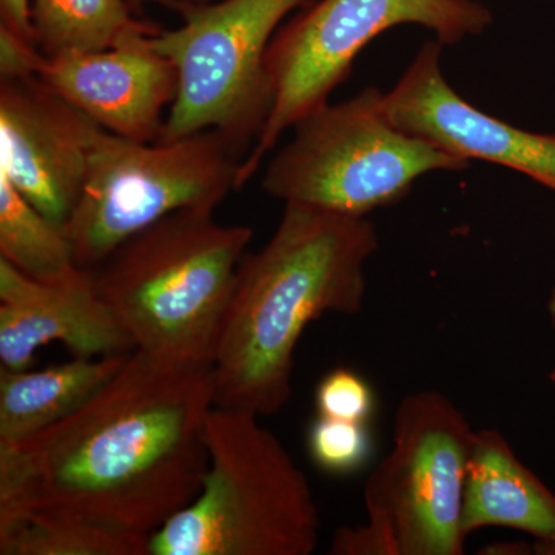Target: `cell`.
<instances>
[{"instance_id": "obj_1", "label": "cell", "mask_w": 555, "mask_h": 555, "mask_svg": "<svg viewBox=\"0 0 555 555\" xmlns=\"http://www.w3.org/2000/svg\"><path fill=\"white\" fill-rule=\"evenodd\" d=\"M214 406V367L133 350L67 418L0 443V511H46L150 539L203 488Z\"/></svg>"}, {"instance_id": "obj_2", "label": "cell", "mask_w": 555, "mask_h": 555, "mask_svg": "<svg viewBox=\"0 0 555 555\" xmlns=\"http://www.w3.org/2000/svg\"><path fill=\"white\" fill-rule=\"evenodd\" d=\"M378 244L366 218L287 203L272 238L236 273L215 358V406L258 416L286 406L306 327L363 310L364 268Z\"/></svg>"}, {"instance_id": "obj_3", "label": "cell", "mask_w": 555, "mask_h": 555, "mask_svg": "<svg viewBox=\"0 0 555 555\" xmlns=\"http://www.w3.org/2000/svg\"><path fill=\"white\" fill-rule=\"evenodd\" d=\"M254 230L221 224L214 210L175 211L141 230L91 270L134 350L175 366L215 358Z\"/></svg>"}, {"instance_id": "obj_4", "label": "cell", "mask_w": 555, "mask_h": 555, "mask_svg": "<svg viewBox=\"0 0 555 555\" xmlns=\"http://www.w3.org/2000/svg\"><path fill=\"white\" fill-rule=\"evenodd\" d=\"M199 494L150 537V555H310L320 514L305 473L259 416L214 406Z\"/></svg>"}, {"instance_id": "obj_5", "label": "cell", "mask_w": 555, "mask_h": 555, "mask_svg": "<svg viewBox=\"0 0 555 555\" xmlns=\"http://www.w3.org/2000/svg\"><path fill=\"white\" fill-rule=\"evenodd\" d=\"M474 433L443 393L401 400L393 447L364 486L367 521L343 526L334 555H462L463 505Z\"/></svg>"}, {"instance_id": "obj_6", "label": "cell", "mask_w": 555, "mask_h": 555, "mask_svg": "<svg viewBox=\"0 0 555 555\" xmlns=\"http://www.w3.org/2000/svg\"><path fill=\"white\" fill-rule=\"evenodd\" d=\"M247 150L219 130L139 142L94 127L82 193L64 225L80 269L179 210H217L238 190Z\"/></svg>"}, {"instance_id": "obj_7", "label": "cell", "mask_w": 555, "mask_h": 555, "mask_svg": "<svg viewBox=\"0 0 555 555\" xmlns=\"http://www.w3.org/2000/svg\"><path fill=\"white\" fill-rule=\"evenodd\" d=\"M294 130V139L270 160L262 190L284 204L347 217L366 218L403 199L423 175L469 164L393 126L377 89L327 102Z\"/></svg>"}, {"instance_id": "obj_8", "label": "cell", "mask_w": 555, "mask_h": 555, "mask_svg": "<svg viewBox=\"0 0 555 555\" xmlns=\"http://www.w3.org/2000/svg\"><path fill=\"white\" fill-rule=\"evenodd\" d=\"M310 0H217L173 3L181 27L150 38L178 68L177 100L159 141L219 130L248 149L273 104L268 67L270 43L281 22Z\"/></svg>"}, {"instance_id": "obj_9", "label": "cell", "mask_w": 555, "mask_h": 555, "mask_svg": "<svg viewBox=\"0 0 555 555\" xmlns=\"http://www.w3.org/2000/svg\"><path fill=\"white\" fill-rule=\"evenodd\" d=\"M491 11L476 0H318L276 31L268 51L273 104L261 133L241 163L238 190L258 173L280 138L352 72L371 40L398 25H422L443 46L480 35Z\"/></svg>"}, {"instance_id": "obj_10", "label": "cell", "mask_w": 555, "mask_h": 555, "mask_svg": "<svg viewBox=\"0 0 555 555\" xmlns=\"http://www.w3.org/2000/svg\"><path fill=\"white\" fill-rule=\"evenodd\" d=\"M96 126L38 76H0V175L57 224L82 193Z\"/></svg>"}, {"instance_id": "obj_11", "label": "cell", "mask_w": 555, "mask_h": 555, "mask_svg": "<svg viewBox=\"0 0 555 555\" xmlns=\"http://www.w3.org/2000/svg\"><path fill=\"white\" fill-rule=\"evenodd\" d=\"M440 56V42L418 51L396 89L385 94L387 118L449 155L520 171L555 192V134L531 133L473 107L444 79Z\"/></svg>"}, {"instance_id": "obj_12", "label": "cell", "mask_w": 555, "mask_h": 555, "mask_svg": "<svg viewBox=\"0 0 555 555\" xmlns=\"http://www.w3.org/2000/svg\"><path fill=\"white\" fill-rule=\"evenodd\" d=\"M139 36L113 49L40 57L36 76L82 115L118 137L158 142L177 100V65Z\"/></svg>"}, {"instance_id": "obj_13", "label": "cell", "mask_w": 555, "mask_h": 555, "mask_svg": "<svg viewBox=\"0 0 555 555\" xmlns=\"http://www.w3.org/2000/svg\"><path fill=\"white\" fill-rule=\"evenodd\" d=\"M62 343L75 357L122 356L133 341L98 294L91 270L42 283L0 258V367L27 371L39 347Z\"/></svg>"}, {"instance_id": "obj_14", "label": "cell", "mask_w": 555, "mask_h": 555, "mask_svg": "<svg viewBox=\"0 0 555 555\" xmlns=\"http://www.w3.org/2000/svg\"><path fill=\"white\" fill-rule=\"evenodd\" d=\"M511 528L535 539L539 554L555 555V494L518 460L495 429L478 430L467 467L463 531Z\"/></svg>"}, {"instance_id": "obj_15", "label": "cell", "mask_w": 555, "mask_h": 555, "mask_svg": "<svg viewBox=\"0 0 555 555\" xmlns=\"http://www.w3.org/2000/svg\"><path fill=\"white\" fill-rule=\"evenodd\" d=\"M130 353L75 357L42 371L0 367V443L38 436L67 418L115 377Z\"/></svg>"}, {"instance_id": "obj_16", "label": "cell", "mask_w": 555, "mask_h": 555, "mask_svg": "<svg viewBox=\"0 0 555 555\" xmlns=\"http://www.w3.org/2000/svg\"><path fill=\"white\" fill-rule=\"evenodd\" d=\"M142 0H31L36 46L43 56L113 49L158 25L141 17Z\"/></svg>"}, {"instance_id": "obj_17", "label": "cell", "mask_w": 555, "mask_h": 555, "mask_svg": "<svg viewBox=\"0 0 555 555\" xmlns=\"http://www.w3.org/2000/svg\"><path fill=\"white\" fill-rule=\"evenodd\" d=\"M149 537L35 509L0 511V555H150Z\"/></svg>"}, {"instance_id": "obj_18", "label": "cell", "mask_w": 555, "mask_h": 555, "mask_svg": "<svg viewBox=\"0 0 555 555\" xmlns=\"http://www.w3.org/2000/svg\"><path fill=\"white\" fill-rule=\"evenodd\" d=\"M0 258L42 283H64L82 270L64 225L46 217L0 175Z\"/></svg>"}, {"instance_id": "obj_19", "label": "cell", "mask_w": 555, "mask_h": 555, "mask_svg": "<svg viewBox=\"0 0 555 555\" xmlns=\"http://www.w3.org/2000/svg\"><path fill=\"white\" fill-rule=\"evenodd\" d=\"M309 452L313 463L335 476L357 473L372 451L367 423L345 422L318 415L309 430Z\"/></svg>"}, {"instance_id": "obj_20", "label": "cell", "mask_w": 555, "mask_h": 555, "mask_svg": "<svg viewBox=\"0 0 555 555\" xmlns=\"http://www.w3.org/2000/svg\"><path fill=\"white\" fill-rule=\"evenodd\" d=\"M315 401L318 415L345 422L367 423L374 412L371 386L347 369H337L321 379Z\"/></svg>"}, {"instance_id": "obj_21", "label": "cell", "mask_w": 555, "mask_h": 555, "mask_svg": "<svg viewBox=\"0 0 555 555\" xmlns=\"http://www.w3.org/2000/svg\"><path fill=\"white\" fill-rule=\"evenodd\" d=\"M0 25L36 46L31 24V0H0Z\"/></svg>"}, {"instance_id": "obj_22", "label": "cell", "mask_w": 555, "mask_h": 555, "mask_svg": "<svg viewBox=\"0 0 555 555\" xmlns=\"http://www.w3.org/2000/svg\"><path fill=\"white\" fill-rule=\"evenodd\" d=\"M142 2H156L164 7H170L173 3H207L217 2V0H142Z\"/></svg>"}, {"instance_id": "obj_23", "label": "cell", "mask_w": 555, "mask_h": 555, "mask_svg": "<svg viewBox=\"0 0 555 555\" xmlns=\"http://www.w3.org/2000/svg\"><path fill=\"white\" fill-rule=\"evenodd\" d=\"M547 313H550L551 324H553L555 331V286L551 292L550 301H547Z\"/></svg>"}, {"instance_id": "obj_24", "label": "cell", "mask_w": 555, "mask_h": 555, "mask_svg": "<svg viewBox=\"0 0 555 555\" xmlns=\"http://www.w3.org/2000/svg\"><path fill=\"white\" fill-rule=\"evenodd\" d=\"M550 379H551V382H553V383H554V385H555V369H554V371H553V372H551V374H550Z\"/></svg>"}]
</instances>
